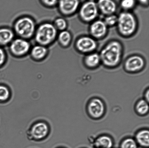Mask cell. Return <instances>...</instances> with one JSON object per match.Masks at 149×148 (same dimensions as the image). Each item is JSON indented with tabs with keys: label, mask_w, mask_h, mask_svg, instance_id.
I'll use <instances>...</instances> for the list:
<instances>
[{
	"label": "cell",
	"mask_w": 149,
	"mask_h": 148,
	"mask_svg": "<svg viewBox=\"0 0 149 148\" xmlns=\"http://www.w3.org/2000/svg\"><path fill=\"white\" fill-rule=\"evenodd\" d=\"M32 58L36 61H40L45 59L47 54L48 50L46 46L38 44L31 49Z\"/></svg>",
	"instance_id": "17"
},
{
	"label": "cell",
	"mask_w": 149,
	"mask_h": 148,
	"mask_svg": "<svg viewBox=\"0 0 149 148\" xmlns=\"http://www.w3.org/2000/svg\"><path fill=\"white\" fill-rule=\"evenodd\" d=\"M58 41L62 47H67L72 41V35L70 32L67 30L61 31L57 36Z\"/></svg>",
	"instance_id": "20"
},
{
	"label": "cell",
	"mask_w": 149,
	"mask_h": 148,
	"mask_svg": "<svg viewBox=\"0 0 149 148\" xmlns=\"http://www.w3.org/2000/svg\"><path fill=\"white\" fill-rule=\"evenodd\" d=\"M88 31L90 36L97 41L105 38L107 35L109 27L103 20L97 19L90 23Z\"/></svg>",
	"instance_id": "9"
},
{
	"label": "cell",
	"mask_w": 149,
	"mask_h": 148,
	"mask_svg": "<svg viewBox=\"0 0 149 148\" xmlns=\"http://www.w3.org/2000/svg\"><path fill=\"white\" fill-rule=\"evenodd\" d=\"M53 24L56 30L60 32L66 30L68 26V23L66 20L62 17H58L56 19Z\"/></svg>",
	"instance_id": "23"
},
{
	"label": "cell",
	"mask_w": 149,
	"mask_h": 148,
	"mask_svg": "<svg viewBox=\"0 0 149 148\" xmlns=\"http://www.w3.org/2000/svg\"><path fill=\"white\" fill-rule=\"evenodd\" d=\"M88 1H96V0H88Z\"/></svg>",
	"instance_id": "30"
},
{
	"label": "cell",
	"mask_w": 149,
	"mask_h": 148,
	"mask_svg": "<svg viewBox=\"0 0 149 148\" xmlns=\"http://www.w3.org/2000/svg\"><path fill=\"white\" fill-rule=\"evenodd\" d=\"M118 15L116 14H111L105 16L103 21L108 27H112L116 26L118 22Z\"/></svg>",
	"instance_id": "24"
},
{
	"label": "cell",
	"mask_w": 149,
	"mask_h": 148,
	"mask_svg": "<svg viewBox=\"0 0 149 148\" xmlns=\"http://www.w3.org/2000/svg\"><path fill=\"white\" fill-rule=\"evenodd\" d=\"M146 66V61L143 56L139 54H134L125 59L123 68L128 73L136 74L143 70Z\"/></svg>",
	"instance_id": "8"
},
{
	"label": "cell",
	"mask_w": 149,
	"mask_h": 148,
	"mask_svg": "<svg viewBox=\"0 0 149 148\" xmlns=\"http://www.w3.org/2000/svg\"><path fill=\"white\" fill-rule=\"evenodd\" d=\"M57 36L58 30L53 24L46 22L36 27L34 36L38 44L47 47L53 43Z\"/></svg>",
	"instance_id": "3"
},
{
	"label": "cell",
	"mask_w": 149,
	"mask_h": 148,
	"mask_svg": "<svg viewBox=\"0 0 149 148\" xmlns=\"http://www.w3.org/2000/svg\"><path fill=\"white\" fill-rule=\"evenodd\" d=\"M45 6L49 7H53L58 4L59 0H41Z\"/></svg>",
	"instance_id": "26"
},
{
	"label": "cell",
	"mask_w": 149,
	"mask_h": 148,
	"mask_svg": "<svg viewBox=\"0 0 149 148\" xmlns=\"http://www.w3.org/2000/svg\"><path fill=\"white\" fill-rule=\"evenodd\" d=\"M10 44V52L17 57L24 56L31 50V45L28 41L21 38L14 39Z\"/></svg>",
	"instance_id": "10"
},
{
	"label": "cell",
	"mask_w": 149,
	"mask_h": 148,
	"mask_svg": "<svg viewBox=\"0 0 149 148\" xmlns=\"http://www.w3.org/2000/svg\"><path fill=\"white\" fill-rule=\"evenodd\" d=\"M96 3L99 13L105 17L115 14L117 10V5L113 0H97Z\"/></svg>",
	"instance_id": "12"
},
{
	"label": "cell",
	"mask_w": 149,
	"mask_h": 148,
	"mask_svg": "<svg viewBox=\"0 0 149 148\" xmlns=\"http://www.w3.org/2000/svg\"><path fill=\"white\" fill-rule=\"evenodd\" d=\"M114 142L111 136L107 134H102L94 139L93 145L95 148H112Z\"/></svg>",
	"instance_id": "15"
},
{
	"label": "cell",
	"mask_w": 149,
	"mask_h": 148,
	"mask_svg": "<svg viewBox=\"0 0 149 148\" xmlns=\"http://www.w3.org/2000/svg\"><path fill=\"white\" fill-rule=\"evenodd\" d=\"M74 47L79 53L85 55L96 51L98 47L97 41L91 36H80L76 40Z\"/></svg>",
	"instance_id": "7"
},
{
	"label": "cell",
	"mask_w": 149,
	"mask_h": 148,
	"mask_svg": "<svg viewBox=\"0 0 149 148\" xmlns=\"http://www.w3.org/2000/svg\"><path fill=\"white\" fill-rule=\"evenodd\" d=\"M14 33L11 29L7 28H0V45L9 44L14 39Z\"/></svg>",
	"instance_id": "18"
},
{
	"label": "cell",
	"mask_w": 149,
	"mask_h": 148,
	"mask_svg": "<svg viewBox=\"0 0 149 148\" xmlns=\"http://www.w3.org/2000/svg\"></svg>",
	"instance_id": "31"
},
{
	"label": "cell",
	"mask_w": 149,
	"mask_h": 148,
	"mask_svg": "<svg viewBox=\"0 0 149 148\" xmlns=\"http://www.w3.org/2000/svg\"><path fill=\"white\" fill-rule=\"evenodd\" d=\"M14 27L15 33L19 37L27 40L34 36L36 29L34 20L28 17L18 19L14 23Z\"/></svg>",
	"instance_id": "4"
},
{
	"label": "cell",
	"mask_w": 149,
	"mask_h": 148,
	"mask_svg": "<svg viewBox=\"0 0 149 148\" xmlns=\"http://www.w3.org/2000/svg\"><path fill=\"white\" fill-rule=\"evenodd\" d=\"M78 11L80 20L88 24H90L97 19L99 14L96 3L90 1L83 3L80 6Z\"/></svg>",
	"instance_id": "6"
},
{
	"label": "cell",
	"mask_w": 149,
	"mask_h": 148,
	"mask_svg": "<svg viewBox=\"0 0 149 148\" xmlns=\"http://www.w3.org/2000/svg\"><path fill=\"white\" fill-rule=\"evenodd\" d=\"M118 32L121 37L129 38L136 33L138 28L136 17L131 11H123L118 15Z\"/></svg>",
	"instance_id": "2"
},
{
	"label": "cell",
	"mask_w": 149,
	"mask_h": 148,
	"mask_svg": "<svg viewBox=\"0 0 149 148\" xmlns=\"http://www.w3.org/2000/svg\"><path fill=\"white\" fill-rule=\"evenodd\" d=\"M134 110L137 115L141 117L145 116L149 113V102L143 98H140L135 103Z\"/></svg>",
	"instance_id": "19"
},
{
	"label": "cell",
	"mask_w": 149,
	"mask_h": 148,
	"mask_svg": "<svg viewBox=\"0 0 149 148\" xmlns=\"http://www.w3.org/2000/svg\"><path fill=\"white\" fill-rule=\"evenodd\" d=\"M144 99H145L146 101H148L149 102V88H147V89H146L144 91Z\"/></svg>",
	"instance_id": "29"
},
{
	"label": "cell",
	"mask_w": 149,
	"mask_h": 148,
	"mask_svg": "<svg viewBox=\"0 0 149 148\" xmlns=\"http://www.w3.org/2000/svg\"><path fill=\"white\" fill-rule=\"evenodd\" d=\"M83 64L87 69L94 70L101 64L99 53L96 52L85 55L83 59Z\"/></svg>",
	"instance_id": "14"
},
{
	"label": "cell",
	"mask_w": 149,
	"mask_h": 148,
	"mask_svg": "<svg viewBox=\"0 0 149 148\" xmlns=\"http://www.w3.org/2000/svg\"><path fill=\"white\" fill-rule=\"evenodd\" d=\"M136 0H121L120 5L123 11H131L135 7Z\"/></svg>",
	"instance_id": "22"
},
{
	"label": "cell",
	"mask_w": 149,
	"mask_h": 148,
	"mask_svg": "<svg viewBox=\"0 0 149 148\" xmlns=\"http://www.w3.org/2000/svg\"><path fill=\"white\" fill-rule=\"evenodd\" d=\"M86 109L88 115L91 118L99 120L103 118L106 114V105L102 98L93 97L88 101Z\"/></svg>",
	"instance_id": "5"
},
{
	"label": "cell",
	"mask_w": 149,
	"mask_h": 148,
	"mask_svg": "<svg viewBox=\"0 0 149 148\" xmlns=\"http://www.w3.org/2000/svg\"><path fill=\"white\" fill-rule=\"evenodd\" d=\"M10 92L9 90L6 87L0 85V101H6L9 98Z\"/></svg>",
	"instance_id": "25"
},
{
	"label": "cell",
	"mask_w": 149,
	"mask_h": 148,
	"mask_svg": "<svg viewBox=\"0 0 149 148\" xmlns=\"http://www.w3.org/2000/svg\"><path fill=\"white\" fill-rule=\"evenodd\" d=\"M58 4L59 11L67 17L73 15L80 7L79 0H59Z\"/></svg>",
	"instance_id": "11"
},
{
	"label": "cell",
	"mask_w": 149,
	"mask_h": 148,
	"mask_svg": "<svg viewBox=\"0 0 149 148\" xmlns=\"http://www.w3.org/2000/svg\"><path fill=\"white\" fill-rule=\"evenodd\" d=\"M6 56L5 52L2 48L0 47V66H2L5 62Z\"/></svg>",
	"instance_id": "27"
},
{
	"label": "cell",
	"mask_w": 149,
	"mask_h": 148,
	"mask_svg": "<svg viewBox=\"0 0 149 148\" xmlns=\"http://www.w3.org/2000/svg\"><path fill=\"white\" fill-rule=\"evenodd\" d=\"M139 147L142 148L149 147V131L148 129H140L135 133L134 137Z\"/></svg>",
	"instance_id": "16"
},
{
	"label": "cell",
	"mask_w": 149,
	"mask_h": 148,
	"mask_svg": "<svg viewBox=\"0 0 149 148\" xmlns=\"http://www.w3.org/2000/svg\"><path fill=\"white\" fill-rule=\"evenodd\" d=\"M141 5L144 7L148 6L149 4V0H136Z\"/></svg>",
	"instance_id": "28"
},
{
	"label": "cell",
	"mask_w": 149,
	"mask_h": 148,
	"mask_svg": "<svg viewBox=\"0 0 149 148\" xmlns=\"http://www.w3.org/2000/svg\"><path fill=\"white\" fill-rule=\"evenodd\" d=\"M139 146L134 137H127L121 140L120 148H138Z\"/></svg>",
	"instance_id": "21"
},
{
	"label": "cell",
	"mask_w": 149,
	"mask_h": 148,
	"mask_svg": "<svg viewBox=\"0 0 149 148\" xmlns=\"http://www.w3.org/2000/svg\"><path fill=\"white\" fill-rule=\"evenodd\" d=\"M49 131V127L46 123L39 122L33 126L31 130V134L33 139L40 140L46 137Z\"/></svg>",
	"instance_id": "13"
},
{
	"label": "cell",
	"mask_w": 149,
	"mask_h": 148,
	"mask_svg": "<svg viewBox=\"0 0 149 148\" xmlns=\"http://www.w3.org/2000/svg\"><path fill=\"white\" fill-rule=\"evenodd\" d=\"M124 46L120 41L112 40L105 44L99 53L102 64L109 69H115L122 62Z\"/></svg>",
	"instance_id": "1"
}]
</instances>
